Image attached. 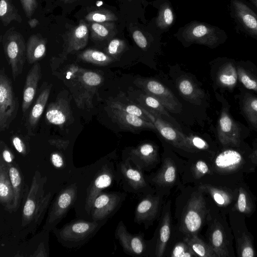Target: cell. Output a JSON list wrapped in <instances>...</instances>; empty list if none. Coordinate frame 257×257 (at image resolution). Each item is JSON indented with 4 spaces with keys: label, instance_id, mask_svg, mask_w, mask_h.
<instances>
[{
    "label": "cell",
    "instance_id": "816d5d0a",
    "mask_svg": "<svg viewBox=\"0 0 257 257\" xmlns=\"http://www.w3.org/2000/svg\"><path fill=\"white\" fill-rule=\"evenodd\" d=\"M1 157L7 164H11L13 163L14 155L3 141H1Z\"/></svg>",
    "mask_w": 257,
    "mask_h": 257
},
{
    "label": "cell",
    "instance_id": "d6a6232c",
    "mask_svg": "<svg viewBox=\"0 0 257 257\" xmlns=\"http://www.w3.org/2000/svg\"><path fill=\"white\" fill-rule=\"evenodd\" d=\"M176 178V166L172 160L167 158L164 160L160 170L153 179V181L158 185L168 186L175 182Z\"/></svg>",
    "mask_w": 257,
    "mask_h": 257
},
{
    "label": "cell",
    "instance_id": "603a6c76",
    "mask_svg": "<svg viewBox=\"0 0 257 257\" xmlns=\"http://www.w3.org/2000/svg\"><path fill=\"white\" fill-rule=\"evenodd\" d=\"M237 188L236 200L230 210L238 212L245 217H249L256 209L255 198L245 184L239 183Z\"/></svg>",
    "mask_w": 257,
    "mask_h": 257
},
{
    "label": "cell",
    "instance_id": "9a60e30c",
    "mask_svg": "<svg viewBox=\"0 0 257 257\" xmlns=\"http://www.w3.org/2000/svg\"><path fill=\"white\" fill-rule=\"evenodd\" d=\"M134 83L146 93L157 99L168 110L175 112L178 108V101L168 88L159 81L153 79L138 78Z\"/></svg>",
    "mask_w": 257,
    "mask_h": 257
},
{
    "label": "cell",
    "instance_id": "94428289",
    "mask_svg": "<svg viewBox=\"0 0 257 257\" xmlns=\"http://www.w3.org/2000/svg\"><path fill=\"white\" fill-rule=\"evenodd\" d=\"M257 8V0H249Z\"/></svg>",
    "mask_w": 257,
    "mask_h": 257
},
{
    "label": "cell",
    "instance_id": "9f6ffc18",
    "mask_svg": "<svg viewBox=\"0 0 257 257\" xmlns=\"http://www.w3.org/2000/svg\"><path fill=\"white\" fill-rule=\"evenodd\" d=\"M49 142L52 145H54L60 149H65L68 145L69 142L67 140L61 139H52L49 141Z\"/></svg>",
    "mask_w": 257,
    "mask_h": 257
},
{
    "label": "cell",
    "instance_id": "8fae6325",
    "mask_svg": "<svg viewBox=\"0 0 257 257\" xmlns=\"http://www.w3.org/2000/svg\"><path fill=\"white\" fill-rule=\"evenodd\" d=\"M77 194L75 183L70 185L61 191L51 206L45 225L44 231L52 230L65 216L75 202Z\"/></svg>",
    "mask_w": 257,
    "mask_h": 257
},
{
    "label": "cell",
    "instance_id": "f1b7e54d",
    "mask_svg": "<svg viewBox=\"0 0 257 257\" xmlns=\"http://www.w3.org/2000/svg\"><path fill=\"white\" fill-rule=\"evenodd\" d=\"M7 165L14 196L12 211L15 212L18 209L23 196L24 183L22 173L18 165L14 162Z\"/></svg>",
    "mask_w": 257,
    "mask_h": 257
},
{
    "label": "cell",
    "instance_id": "4fadbf2b",
    "mask_svg": "<svg viewBox=\"0 0 257 257\" xmlns=\"http://www.w3.org/2000/svg\"><path fill=\"white\" fill-rule=\"evenodd\" d=\"M144 112L154 124L156 130L169 143L185 151H192L190 148L187 136L185 135L171 124L163 119L159 113L150 108L142 106Z\"/></svg>",
    "mask_w": 257,
    "mask_h": 257
},
{
    "label": "cell",
    "instance_id": "d4e9b609",
    "mask_svg": "<svg viewBox=\"0 0 257 257\" xmlns=\"http://www.w3.org/2000/svg\"><path fill=\"white\" fill-rule=\"evenodd\" d=\"M223 62L217 71L216 82L218 86L232 90L237 84L238 75L233 60L223 58Z\"/></svg>",
    "mask_w": 257,
    "mask_h": 257
},
{
    "label": "cell",
    "instance_id": "5bb4252c",
    "mask_svg": "<svg viewBox=\"0 0 257 257\" xmlns=\"http://www.w3.org/2000/svg\"><path fill=\"white\" fill-rule=\"evenodd\" d=\"M217 136L223 147L239 148L241 145V129L226 108L221 112L217 125Z\"/></svg>",
    "mask_w": 257,
    "mask_h": 257
},
{
    "label": "cell",
    "instance_id": "ffe728a7",
    "mask_svg": "<svg viewBox=\"0 0 257 257\" xmlns=\"http://www.w3.org/2000/svg\"><path fill=\"white\" fill-rule=\"evenodd\" d=\"M111 109L112 119L123 130L136 131L148 128L156 130L154 124L151 121L117 108Z\"/></svg>",
    "mask_w": 257,
    "mask_h": 257
},
{
    "label": "cell",
    "instance_id": "83f0119b",
    "mask_svg": "<svg viewBox=\"0 0 257 257\" xmlns=\"http://www.w3.org/2000/svg\"><path fill=\"white\" fill-rule=\"evenodd\" d=\"M178 91L181 95L191 103L200 104L204 97V92L189 78L182 76L177 81Z\"/></svg>",
    "mask_w": 257,
    "mask_h": 257
},
{
    "label": "cell",
    "instance_id": "7402d4cb",
    "mask_svg": "<svg viewBox=\"0 0 257 257\" xmlns=\"http://www.w3.org/2000/svg\"><path fill=\"white\" fill-rule=\"evenodd\" d=\"M89 32L88 24L81 20L68 34L63 55L84 48L88 43Z\"/></svg>",
    "mask_w": 257,
    "mask_h": 257
},
{
    "label": "cell",
    "instance_id": "74e56055",
    "mask_svg": "<svg viewBox=\"0 0 257 257\" xmlns=\"http://www.w3.org/2000/svg\"><path fill=\"white\" fill-rule=\"evenodd\" d=\"M78 58L84 62L98 66H105L114 61V58L106 53L92 49L83 51Z\"/></svg>",
    "mask_w": 257,
    "mask_h": 257
},
{
    "label": "cell",
    "instance_id": "681fc988",
    "mask_svg": "<svg viewBox=\"0 0 257 257\" xmlns=\"http://www.w3.org/2000/svg\"><path fill=\"white\" fill-rule=\"evenodd\" d=\"M194 177L200 178L207 174H212L208 165L202 160L198 161L193 167Z\"/></svg>",
    "mask_w": 257,
    "mask_h": 257
},
{
    "label": "cell",
    "instance_id": "db71d44e",
    "mask_svg": "<svg viewBox=\"0 0 257 257\" xmlns=\"http://www.w3.org/2000/svg\"><path fill=\"white\" fill-rule=\"evenodd\" d=\"M12 143L15 149L20 154L25 155L26 153V148L22 139L16 136L13 137Z\"/></svg>",
    "mask_w": 257,
    "mask_h": 257
},
{
    "label": "cell",
    "instance_id": "f6af8a7d",
    "mask_svg": "<svg viewBox=\"0 0 257 257\" xmlns=\"http://www.w3.org/2000/svg\"><path fill=\"white\" fill-rule=\"evenodd\" d=\"M143 99L145 104L148 108L155 111L159 114H163L169 116L166 111L165 107L160 101L154 96L146 93L143 96Z\"/></svg>",
    "mask_w": 257,
    "mask_h": 257
},
{
    "label": "cell",
    "instance_id": "8992f818",
    "mask_svg": "<svg viewBox=\"0 0 257 257\" xmlns=\"http://www.w3.org/2000/svg\"><path fill=\"white\" fill-rule=\"evenodd\" d=\"M2 43L6 59L12 70L14 81L22 74L26 58V45L22 34L11 28L1 36Z\"/></svg>",
    "mask_w": 257,
    "mask_h": 257
},
{
    "label": "cell",
    "instance_id": "836d02e7",
    "mask_svg": "<svg viewBox=\"0 0 257 257\" xmlns=\"http://www.w3.org/2000/svg\"><path fill=\"white\" fill-rule=\"evenodd\" d=\"M120 170L124 179L133 188L138 189L146 185L143 174L131 165L129 158L121 164Z\"/></svg>",
    "mask_w": 257,
    "mask_h": 257
},
{
    "label": "cell",
    "instance_id": "7c38bea8",
    "mask_svg": "<svg viewBox=\"0 0 257 257\" xmlns=\"http://www.w3.org/2000/svg\"><path fill=\"white\" fill-rule=\"evenodd\" d=\"M230 14L237 28L257 40V15L242 0H230Z\"/></svg>",
    "mask_w": 257,
    "mask_h": 257
},
{
    "label": "cell",
    "instance_id": "d6986e66",
    "mask_svg": "<svg viewBox=\"0 0 257 257\" xmlns=\"http://www.w3.org/2000/svg\"><path fill=\"white\" fill-rule=\"evenodd\" d=\"M112 179L111 172L105 167L97 172L87 190L85 209L88 213L95 198L103 189L111 185Z\"/></svg>",
    "mask_w": 257,
    "mask_h": 257
},
{
    "label": "cell",
    "instance_id": "f907efd6",
    "mask_svg": "<svg viewBox=\"0 0 257 257\" xmlns=\"http://www.w3.org/2000/svg\"><path fill=\"white\" fill-rule=\"evenodd\" d=\"M26 16L30 18L38 7L37 0H20Z\"/></svg>",
    "mask_w": 257,
    "mask_h": 257
},
{
    "label": "cell",
    "instance_id": "8d00e7d4",
    "mask_svg": "<svg viewBox=\"0 0 257 257\" xmlns=\"http://www.w3.org/2000/svg\"><path fill=\"white\" fill-rule=\"evenodd\" d=\"M171 234V217L169 212H166L162 219L156 247V255L161 257L165 251Z\"/></svg>",
    "mask_w": 257,
    "mask_h": 257
},
{
    "label": "cell",
    "instance_id": "4316f807",
    "mask_svg": "<svg viewBox=\"0 0 257 257\" xmlns=\"http://www.w3.org/2000/svg\"><path fill=\"white\" fill-rule=\"evenodd\" d=\"M131 158L140 168L153 164L158 159L156 148L150 143L141 144L131 152Z\"/></svg>",
    "mask_w": 257,
    "mask_h": 257
},
{
    "label": "cell",
    "instance_id": "1f68e13d",
    "mask_svg": "<svg viewBox=\"0 0 257 257\" xmlns=\"http://www.w3.org/2000/svg\"><path fill=\"white\" fill-rule=\"evenodd\" d=\"M51 88V85L47 86L41 91L37 97L29 113L28 119V125L30 129H33L37 125L47 103Z\"/></svg>",
    "mask_w": 257,
    "mask_h": 257
},
{
    "label": "cell",
    "instance_id": "f35d334b",
    "mask_svg": "<svg viewBox=\"0 0 257 257\" xmlns=\"http://www.w3.org/2000/svg\"><path fill=\"white\" fill-rule=\"evenodd\" d=\"M0 18L5 26L14 21L18 23L22 21L18 9L13 3V0H0Z\"/></svg>",
    "mask_w": 257,
    "mask_h": 257
},
{
    "label": "cell",
    "instance_id": "484cf974",
    "mask_svg": "<svg viewBox=\"0 0 257 257\" xmlns=\"http://www.w3.org/2000/svg\"><path fill=\"white\" fill-rule=\"evenodd\" d=\"M14 191L9 174L8 166L0 157V202L5 210L13 212Z\"/></svg>",
    "mask_w": 257,
    "mask_h": 257
},
{
    "label": "cell",
    "instance_id": "f5cc1de1",
    "mask_svg": "<svg viewBox=\"0 0 257 257\" xmlns=\"http://www.w3.org/2000/svg\"><path fill=\"white\" fill-rule=\"evenodd\" d=\"M133 38L136 44L141 49H145L148 45L146 38L143 33L139 31L136 30L133 34Z\"/></svg>",
    "mask_w": 257,
    "mask_h": 257
},
{
    "label": "cell",
    "instance_id": "ba28073f",
    "mask_svg": "<svg viewBox=\"0 0 257 257\" xmlns=\"http://www.w3.org/2000/svg\"><path fill=\"white\" fill-rule=\"evenodd\" d=\"M209 213L202 192L194 194L188 200L182 218L181 229L188 235L197 234L207 219Z\"/></svg>",
    "mask_w": 257,
    "mask_h": 257
},
{
    "label": "cell",
    "instance_id": "ab89813d",
    "mask_svg": "<svg viewBox=\"0 0 257 257\" xmlns=\"http://www.w3.org/2000/svg\"><path fill=\"white\" fill-rule=\"evenodd\" d=\"M91 38L95 41H103L108 39L113 33L114 25L111 22H90L89 24Z\"/></svg>",
    "mask_w": 257,
    "mask_h": 257
},
{
    "label": "cell",
    "instance_id": "e0dca14e",
    "mask_svg": "<svg viewBox=\"0 0 257 257\" xmlns=\"http://www.w3.org/2000/svg\"><path fill=\"white\" fill-rule=\"evenodd\" d=\"M198 190L210 195L215 204L223 211L228 212L234 204L237 193V188L234 190L225 186H217L209 184H201Z\"/></svg>",
    "mask_w": 257,
    "mask_h": 257
},
{
    "label": "cell",
    "instance_id": "60d3db41",
    "mask_svg": "<svg viewBox=\"0 0 257 257\" xmlns=\"http://www.w3.org/2000/svg\"><path fill=\"white\" fill-rule=\"evenodd\" d=\"M242 109L249 123L257 128V98L246 95L242 100Z\"/></svg>",
    "mask_w": 257,
    "mask_h": 257
},
{
    "label": "cell",
    "instance_id": "7dc6e473",
    "mask_svg": "<svg viewBox=\"0 0 257 257\" xmlns=\"http://www.w3.org/2000/svg\"><path fill=\"white\" fill-rule=\"evenodd\" d=\"M172 257H193L196 256L188 244L185 241L180 242L175 244L171 252Z\"/></svg>",
    "mask_w": 257,
    "mask_h": 257
},
{
    "label": "cell",
    "instance_id": "277c9868",
    "mask_svg": "<svg viewBox=\"0 0 257 257\" xmlns=\"http://www.w3.org/2000/svg\"><path fill=\"white\" fill-rule=\"evenodd\" d=\"M208 218L211 222L208 230L209 244L217 257H235L233 246V235L224 213L212 219L209 213Z\"/></svg>",
    "mask_w": 257,
    "mask_h": 257
},
{
    "label": "cell",
    "instance_id": "91938a15",
    "mask_svg": "<svg viewBox=\"0 0 257 257\" xmlns=\"http://www.w3.org/2000/svg\"><path fill=\"white\" fill-rule=\"evenodd\" d=\"M65 4H72L78 0H61Z\"/></svg>",
    "mask_w": 257,
    "mask_h": 257
},
{
    "label": "cell",
    "instance_id": "4dcf8cb0",
    "mask_svg": "<svg viewBox=\"0 0 257 257\" xmlns=\"http://www.w3.org/2000/svg\"><path fill=\"white\" fill-rule=\"evenodd\" d=\"M46 40L39 35L30 36L26 45V58L30 64L35 63L45 55Z\"/></svg>",
    "mask_w": 257,
    "mask_h": 257
},
{
    "label": "cell",
    "instance_id": "ac0fdd59",
    "mask_svg": "<svg viewBox=\"0 0 257 257\" xmlns=\"http://www.w3.org/2000/svg\"><path fill=\"white\" fill-rule=\"evenodd\" d=\"M120 201L116 193H101L95 198L90 211L93 220L101 221L114 212Z\"/></svg>",
    "mask_w": 257,
    "mask_h": 257
},
{
    "label": "cell",
    "instance_id": "ee69618b",
    "mask_svg": "<svg viewBox=\"0 0 257 257\" xmlns=\"http://www.w3.org/2000/svg\"><path fill=\"white\" fill-rule=\"evenodd\" d=\"M173 21L174 15L170 8L167 5L162 6L157 20L158 26L162 29H165L169 27Z\"/></svg>",
    "mask_w": 257,
    "mask_h": 257
},
{
    "label": "cell",
    "instance_id": "6da1fadb",
    "mask_svg": "<svg viewBox=\"0 0 257 257\" xmlns=\"http://www.w3.org/2000/svg\"><path fill=\"white\" fill-rule=\"evenodd\" d=\"M46 176L42 177L36 171L33 176L30 189L25 196L22 216V225L30 227L32 231L40 225L51 198V193L45 195Z\"/></svg>",
    "mask_w": 257,
    "mask_h": 257
},
{
    "label": "cell",
    "instance_id": "7a4b0ae2",
    "mask_svg": "<svg viewBox=\"0 0 257 257\" xmlns=\"http://www.w3.org/2000/svg\"><path fill=\"white\" fill-rule=\"evenodd\" d=\"M65 74L77 106L80 108L91 107V99L97 87L102 82V76L75 65L69 67Z\"/></svg>",
    "mask_w": 257,
    "mask_h": 257
},
{
    "label": "cell",
    "instance_id": "bcb514c9",
    "mask_svg": "<svg viewBox=\"0 0 257 257\" xmlns=\"http://www.w3.org/2000/svg\"><path fill=\"white\" fill-rule=\"evenodd\" d=\"M125 44L119 39L111 40L106 49V54L113 58H116L124 50Z\"/></svg>",
    "mask_w": 257,
    "mask_h": 257
},
{
    "label": "cell",
    "instance_id": "e575fe53",
    "mask_svg": "<svg viewBox=\"0 0 257 257\" xmlns=\"http://www.w3.org/2000/svg\"><path fill=\"white\" fill-rule=\"evenodd\" d=\"M184 241L188 244L196 256L217 257L210 244L201 239L197 234L188 235L184 238Z\"/></svg>",
    "mask_w": 257,
    "mask_h": 257
},
{
    "label": "cell",
    "instance_id": "52a82bcc",
    "mask_svg": "<svg viewBox=\"0 0 257 257\" xmlns=\"http://www.w3.org/2000/svg\"><path fill=\"white\" fill-rule=\"evenodd\" d=\"M19 101L15 96L13 85L7 75L4 67L0 70V131L8 130L16 118Z\"/></svg>",
    "mask_w": 257,
    "mask_h": 257
},
{
    "label": "cell",
    "instance_id": "c3c4849f",
    "mask_svg": "<svg viewBox=\"0 0 257 257\" xmlns=\"http://www.w3.org/2000/svg\"><path fill=\"white\" fill-rule=\"evenodd\" d=\"M187 141L191 151L195 149L207 150L209 149V147L208 143L199 137L196 136H187Z\"/></svg>",
    "mask_w": 257,
    "mask_h": 257
},
{
    "label": "cell",
    "instance_id": "680465c9",
    "mask_svg": "<svg viewBox=\"0 0 257 257\" xmlns=\"http://www.w3.org/2000/svg\"><path fill=\"white\" fill-rule=\"evenodd\" d=\"M28 24L31 28H34L38 25L39 21L36 19H32L28 21Z\"/></svg>",
    "mask_w": 257,
    "mask_h": 257
},
{
    "label": "cell",
    "instance_id": "2e32d148",
    "mask_svg": "<svg viewBox=\"0 0 257 257\" xmlns=\"http://www.w3.org/2000/svg\"><path fill=\"white\" fill-rule=\"evenodd\" d=\"M68 94H59L56 100L49 104L45 113L46 120L48 123L63 127L69 122H72L71 98Z\"/></svg>",
    "mask_w": 257,
    "mask_h": 257
},
{
    "label": "cell",
    "instance_id": "cb8c5ba5",
    "mask_svg": "<svg viewBox=\"0 0 257 257\" xmlns=\"http://www.w3.org/2000/svg\"><path fill=\"white\" fill-rule=\"evenodd\" d=\"M115 236L126 252L138 255L144 251L145 244L142 238L139 236L133 235L128 232L122 221H120L118 224Z\"/></svg>",
    "mask_w": 257,
    "mask_h": 257
},
{
    "label": "cell",
    "instance_id": "30bf717a",
    "mask_svg": "<svg viewBox=\"0 0 257 257\" xmlns=\"http://www.w3.org/2000/svg\"><path fill=\"white\" fill-rule=\"evenodd\" d=\"M188 41L214 48L223 44L227 39L226 32L219 28L208 24L194 23L188 26L183 33Z\"/></svg>",
    "mask_w": 257,
    "mask_h": 257
},
{
    "label": "cell",
    "instance_id": "11a10c76",
    "mask_svg": "<svg viewBox=\"0 0 257 257\" xmlns=\"http://www.w3.org/2000/svg\"><path fill=\"white\" fill-rule=\"evenodd\" d=\"M51 161L57 168H61L64 166V160L62 156L57 152L53 153L51 155Z\"/></svg>",
    "mask_w": 257,
    "mask_h": 257
},
{
    "label": "cell",
    "instance_id": "44dd1931",
    "mask_svg": "<svg viewBox=\"0 0 257 257\" xmlns=\"http://www.w3.org/2000/svg\"><path fill=\"white\" fill-rule=\"evenodd\" d=\"M41 76V66L38 63L36 62L27 74L23 89L22 108L24 114L27 111L34 99Z\"/></svg>",
    "mask_w": 257,
    "mask_h": 257
},
{
    "label": "cell",
    "instance_id": "3957f363",
    "mask_svg": "<svg viewBox=\"0 0 257 257\" xmlns=\"http://www.w3.org/2000/svg\"><path fill=\"white\" fill-rule=\"evenodd\" d=\"M101 225L100 221L76 220L65 224L60 229L55 227L52 230L61 244L71 248L87 242L96 233Z\"/></svg>",
    "mask_w": 257,
    "mask_h": 257
},
{
    "label": "cell",
    "instance_id": "5b68a950",
    "mask_svg": "<svg viewBox=\"0 0 257 257\" xmlns=\"http://www.w3.org/2000/svg\"><path fill=\"white\" fill-rule=\"evenodd\" d=\"M237 148H226L218 153L212 161V170L221 176H230L237 173H249L256 167L249 158Z\"/></svg>",
    "mask_w": 257,
    "mask_h": 257
},
{
    "label": "cell",
    "instance_id": "6f0895ef",
    "mask_svg": "<svg viewBox=\"0 0 257 257\" xmlns=\"http://www.w3.org/2000/svg\"><path fill=\"white\" fill-rule=\"evenodd\" d=\"M249 158L251 163L257 167V148L249 154Z\"/></svg>",
    "mask_w": 257,
    "mask_h": 257
},
{
    "label": "cell",
    "instance_id": "9c48e42d",
    "mask_svg": "<svg viewBox=\"0 0 257 257\" xmlns=\"http://www.w3.org/2000/svg\"><path fill=\"white\" fill-rule=\"evenodd\" d=\"M230 227L235 242L238 257H255L256 253L252 234L246 227L245 216L235 211L229 210Z\"/></svg>",
    "mask_w": 257,
    "mask_h": 257
},
{
    "label": "cell",
    "instance_id": "f546056e",
    "mask_svg": "<svg viewBox=\"0 0 257 257\" xmlns=\"http://www.w3.org/2000/svg\"><path fill=\"white\" fill-rule=\"evenodd\" d=\"M159 198L147 196L138 205L136 210V219L139 222L153 219L156 216L159 207Z\"/></svg>",
    "mask_w": 257,
    "mask_h": 257
},
{
    "label": "cell",
    "instance_id": "d590c367",
    "mask_svg": "<svg viewBox=\"0 0 257 257\" xmlns=\"http://www.w3.org/2000/svg\"><path fill=\"white\" fill-rule=\"evenodd\" d=\"M238 79L247 89L257 93L256 71L252 68L245 67L243 62L236 63Z\"/></svg>",
    "mask_w": 257,
    "mask_h": 257
},
{
    "label": "cell",
    "instance_id": "b9f144b4",
    "mask_svg": "<svg viewBox=\"0 0 257 257\" xmlns=\"http://www.w3.org/2000/svg\"><path fill=\"white\" fill-rule=\"evenodd\" d=\"M89 22L104 23L116 21L117 18L112 12L104 9H96L90 11L85 16Z\"/></svg>",
    "mask_w": 257,
    "mask_h": 257
},
{
    "label": "cell",
    "instance_id": "7bdbcfd3",
    "mask_svg": "<svg viewBox=\"0 0 257 257\" xmlns=\"http://www.w3.org/2000/svg\"><path fill=\"white\" fill-rule=\"evenodd\" d=\"M110 107L121 110L129 114L140 117L146 120L151 121L147 115L144 112L142 106L134 104H125L119 101H112L110 103Z\"/></svg>",
    "mask_w": 257,
    "mask_h": 257
}]
</instances>
